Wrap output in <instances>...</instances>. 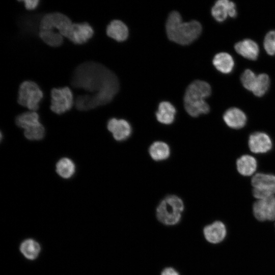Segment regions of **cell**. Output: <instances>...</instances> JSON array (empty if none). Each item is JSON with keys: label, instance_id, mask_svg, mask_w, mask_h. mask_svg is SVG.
I'll return each mask as SVG.
<instances>
[{"label": "cell", "instance_id": "6da1fadb", "mask_svg": "<svg viewBox=\"0 0 275 275\" xmlns=\"http://www.w3.org/2000/svg\"><path fill=\"white\" fill-rule=\"evenodd\" d=\"M71 85L91 93L78 96L75 106L88 111L110 102L118 93L119 84L117 76L101 64L87 62L79 65L73 72Z\"/></svg>", "mask_w": 275, "mask_h": 275}, {"label": "cell", "instance_id": "7a4b0ae2", "mask_svg": "<svg viewBox=\"0 0 275 275\" xmlns=\"http://www.w3.org/2000/svg\"><path fill=\"white\" fill-rule=\"evenodd\" d=\"M168 38L180 45H188L201 35L202 28L199 22L191 20L183 22L180 13L173 11L170 13L166 24Z\"/></svg>", "mask_w": 275, "mask_h": 275}, {"label": "cell", "instance_id": "3957f363", "mask_svg": "<svg viewBox=\"0 0 275 275\" xmlns=\"http://www.w3.org/2000/svg\"><path fill=\"white\" fill-rule=\"evenodd\" d=\"M211 93V88L205 81L197 80L187 88L184 96V105L186 112L193 117L209 113L210 107L205 99Z\"/></svg>", "mask_w": 275, "mask_h": 275}, {"label": "cell", "instance_id": "277c9868", "mask_svg": "<svg viewBox=\"0 0 275 275\" xmlns=\"http://www.w3.org/2000/svg\"><path fill=\"white\" fill-rule=\"evenodd\" d=\"M184 209V203L180 198L176 195H168L157 205L156 217L165 225L174 226L180 221Z\"/></svg>", "mask_w": 275, "mask_h": 275}, {"label": "cell", "instance_id": "5b68a950", "mask_svg": "<svg viewBox=\"0 0 275 275\" xmlns=\"http://www.w3.org/2000/svg\"><path fill=\"white\" fill-rule=\"evenodd\" d=\"M43 96V92L37 84L32 81H24L19 87L18 102L31 111H36L39 108Z\"/></svg>", "mask_w": 275, "mask_h": 275}, {"label": "cell", "instance_id": "8992f818", "mask_svg": "<svg viewBox=\"0 0 275 275\" xmlns=\"http://www.w3.org/2000/svg\"><path fill=\"white\" fill-rule=\"evenodd\" d=\"M71 20L65 15L59 13H49L42 17L40 30H57L63 37H67L72 25Z\"/></svg>", "mask_w": 275, "mask_h": 275}, {"label": "cell", "instance_id": "52a82bcc", "mask_svg": "<svg viewBox=\"0 0 275 275\" xmlns=\"http://www.w3.org/2000/svg\"><path fill=\"white\" fill-rule=\"evenodd\" d=\"M251 183L253 187V196L257 200L274 196V175L261 173H257L253 177Z\"/></svg>", "mask_w": 275, "mask_h": 275}, {"label": "cell", "instance_id": "ba28073f", "mask_svg": "<svg viewBox=\"0 0 275 275\" xmlns=\"http://www.w3.org/2000/svg\"><path fill=\"white\" fill-rule=\"evenodd\" d=\"M51 98L50 109L57 114L69 111L74 103L72 91L67 87L52 89Z\"/></svg>", "mask_w": 275, "mask_h": 275}, {"label": "cell", "instance_id": "9c48e42d", "mask_svg": "<svg viewBox=\"0 0 275 275\" xmlns=\"http://www.w3.org/2000/svg\"><path fill=\"white\" fill-rule=\"evenodd\" d=\"M254 216L259 221L275 220V196L258 199L253 204Z\"/></svg>", "mask_w": 275, "mask_h": 275}, {"label": "cell", "instance_id": "30bf717a", "mask_svg": "<svg viewBox=\"0 0 275 275\" xmlns=\"http://www.w3.org/2000/svg\"><path fill=\"white\" fill-rule=\"evenodd\" d=\"M107 128L114 139L118 142L126 140L132 133L130 123L124 119L112 118L107 122Z\"/></svg>", "mask_w": 275, "mask_h": 275}, {"label": "cell", "instance_id": "8fae6325", "mask_svg": "<svg viewBox=\"0 0 275 275\" xmlns=\"http://www.w3.org/2000/svg\"><path fill=\"white\" fill-rule=\"evenodd\" d=\"M94 31L87 22L73 23L67 38L75 44L86 43L93 35Z\"/></svg>", "mask_w": 275, "mask_h": 275}, {"label": "cell", "instance_id": "7c38bea8", "mask_svg": "<svg viewBox=\"0 0 275 275\" xmlns=\"http://www.w3.org/2000/svg\"><path fill=\"white\" fill-rule=\"evenodd\" d=\"M211 14L218 22L225 21L228 15L235 17L237 15L235 5L228 0L217 1L211 9Z\"/></svg>", "mask_w": 275, "mask_h": 275}, {"label": "cell", "instance_id": "4fadbf2b", "mask_svg": "<svg viewBox=\"0 0 275 275\" xmlns=\"http://www.w3.org/2000/svg\"><path fill=\"white\" fill-rule=\"evenodd\" d=\"M272 145L270 138L264 132H256L252 133L249 137V146L253 153H266L271 149Z\"/></svg>", "mask_w": 275, "mask_h": 275}, {"label": "cell", "instance_id": "5bb4252c", "mask_svg": "<svg viewBox=\"0 0 275 275\" xmlns=\"http://www.w3.org/2000/svg\"><path fill=\"white\" fill-rule=\"evenodd\" d=\"M203 234L208 242L217 244L224 240L227 234V230L225 224L217 221L205 226Z\"/></svg>", "mask_w": 275, "mask_h": 275}, {"label": "cell", "instance_id": "9a60e30c", "mask_svg": "<svg viewBox=\"0 0 275 275\" xmlns=\"http://www.w3.org/2000/svg\"><path fill=\"white\" fill-rule=\"evenodd\" d=\"M223 119L229 127L233 129H240L243 127L246 122L245 114L236 107H231L227 109L224 114Z\"/></svg>", "mask_w": 275, "mask_h": 275}, {"label": "cell", "instance_id": "2e32d148", "mask_svg": "<svg viewBox=\"0 0 275 275\" xmlns=\"http://www.w3.org/2000/svg\"><path fill=\"white\" fill-rule=\"evenodd\" d=\"M234 48L238 54L250 60H256L259 52L258 44L249 39L238 42L235 44Z\"/></svg>", "mask_w": 275, "mask_h": 275}, {"label": "cell", "instance_id": "e0dca14e", "mask_svg": "<svg viewBox=\"0 0 275 275\" xmlns=\"http://www.w3.org/2000/svg\"><path fill=\"white\" fill-rule=\"evenodd\" d=\"M176 113V108L172 103L168 101H162L158 105L155 116L159 123L170 125L174 122Z\"/></svg>", "mask_w": 275, "mask_h": 275}, {"label": "cell", "instance_id": "ac0fdd59", "mask_svg": "<svg viewBox=\"0 0 275 275\" xmlns=\"http://www.w3.org/2000/svg\"><path fill=\"white\" fill-rule=\"evenodd\" d=\"M106 34L111 38L118 41H125L128 36V29L122 21L114 20L107 25Z\"/></svg>", "mask_w": 275, "mask_h": 275}, {"label": "cell", "instance_id": "d6986e66", "mask_svg": "<svg viewBox=\"0 0 275 275\" xmlns=\"http://www.w3.org/2000/svg\"><path fill=\"white\" fill-rule=\"evenodd\" d=\"M148 151L152 159L156 161L167 159L171 154L169 146L162 141L153 142L149 147Z\"/></svg>", "mask_w": 275, "mask_h": 275}, {"label": "cell", "instance_id": "ffe728a7", "mask_svg": "<svg viewBox=\"0 0 275 275\" xmlns=\"http://www.w3.org/2000/svg\"><path fill=\"white\" fill-rule=\"evenodd\" d=\"M212 62L217 70L225 74L230 73L234 66L232 57L227 52H220L216 54L214 57Z\"/></svg>", "mask_w": 275, "mask_h": 275}, {"label": "cell", "instance_id": "44dd1931", "mask_svg": "<svg viewBox=\"0 0 275 275\" xmlns=\"http://www.w3.org/2000/svg\"><path fill=\"white\" fill-rule=\"evenodd\" d=\"M236 166L237 170L241 175L249 176L255 173L257 169V163L254 157L249 155H244L237 160Z\"/></svg>", "mask_w": 275, "mask_h": 275}, {"label": "cell", "instance_id": "7402d4cb", "mask_svg": "<svg viewBox=\"0 0 275 275\" xmlns=\"http://www.w3.org/2000/svg\"><path fill=\"white\" fill-rule=\"evenodd\" d=\"M15 122L17 126L23 129L24 130L41 124L39 121L38 114L35 111L27 112L20 114L17 116Z\"/></svg>", "mask_w": 275, "mask_h": 275}, {"label": "cell", "instance_id": "603a6c76", "mask_svg": "<svg viewBox=\"0 0 275 275\" xmlns=\"http://www.w3.org/2000/svg\"><path fill=\"white\" fill-rule=\"evenodd\" d=\"M19 250L27 259L34 260L40 253L41 246L35 240L29 238L23 240L21 243Z\"/></svg>", "mask_w": 275, "mask_h": 275}, {"label": "cell", "instance_id": "cb8c5ba5", "mask_svg": "<svg viewBox=\"0 0 275 275\" xmlns=\"http://www.w3.org/2000/svg\"><path fill=\"white\" fill-rule=\"evenodd\" d=\"M57 174L64 179H69L75 172V166L70 158L64 157L60 159L56 164Z\"/></svg>", "mask_w": 275, "mask_h": 275}, {"label": "cell", "instance_id": "d4e9b609", "mask_svg": "<svg viewBox=\"0 0 275 275\" xmlns=\"http://www.w3.org/2000/svg\"><path fill=\"white\" fill-rule=\"evenodd\" d=\"M39 35L46 44L52 47L59 46L63 42V36L54 30H40Z\"/></svg>", "mask_w": 275, "mask_h": 275}, {"label": "cell", "instance_id": "484cf974", "mask_svg": "<svg viewBox=\"0 0 275 275\" xmlns=\"http://www.w3.org/2000/svg\"><path fill=\"white\" fill-rule=\"evenodd\" d=\"M270 85L269 77L265 73H262L257 76L256 82L252 91L258 97L263 96L267 91Z\"/></svg>", "mask_w": 275, "mask_h": 275}, {"label": "cell", "instance_id": "4316f807", "mask_svg": "<svg viewBox=\"0 0 275 275\" xmlns=\"http://www.w3.org/2000/svg\"><path fill=\"white\" fill-rule=\"evenodd\" d=\"M257 76L250 69L245 70L240 77L243 86L247 90L253 91L255 86Z\"/></svg>", "mask_w": 275, "mask_h": 275}, {"label": "cell", "instance_id": "83f0119b", "mask_svg": "<svg viewBox=\"0 0 275 275\" xmlns=\"http://www.w3.org/2000/svg\"><path fill=\"white\" fill-rule=\"evenodd\" d=\"M25 137L31 141L41 140L44 137L45 128L41 124L35 127L24 131Z\"/></svg>", "mask_w": 275, "mask_h": 275}, {"label": "cell", "instance_id": "f1b7e54d", "mask_svg": "<svg viewBox=\"0 0 275 275\" xmlns=\"http://www.w3.org/2000/svg\"><path fill=\"white\" fill-rule=\"evenodd\" d=\"M263 45L268 54L270 56L275 54V30L269 32L266 35Z\"/></svg>", "mask_w": 275, "mask_h": 275}, {"label": "cell", "instance_id": "f546056e", "mask_svg": "<svg viewBox=\"0 0 275 275\" xmlns=\"http://www.w3.org/2000/svg\"><path fill=\"white\" fill-rule=\"evenodd\" d=\"M24 2L25 7L28 10H33L38 5L39 1L38 0H25Z\"/></svg>", "mask_w": 275, "mask_h": 275}, {"label": "cell", "instance_id": "4dcf8cb0", "mask_svg": "<svg viewBox=\"0 0 275 275\" xmlns=\"http://www.w3.org/2000/svg\"><path fill=\"white\" fill-rule=\"evenodd\" d=\"M160 275H180L179 272L171 267H166L163 269Z\"/></svg>", "mask_w": 275, "mask_h": 275}]
</instances>
